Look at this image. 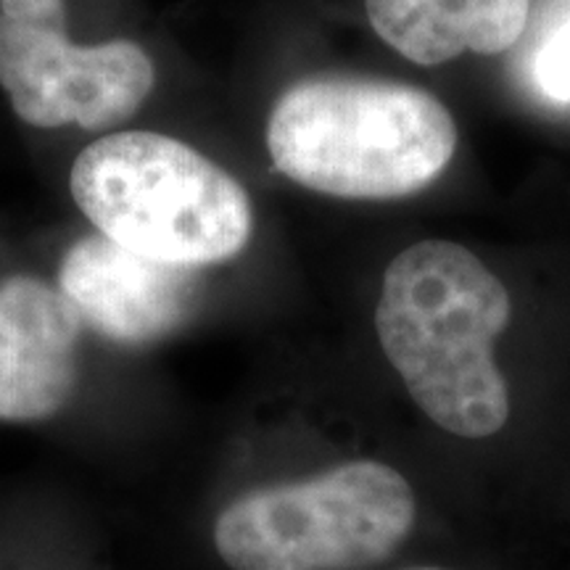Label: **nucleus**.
<instances>
[{"instance_id":"f257e3e1","label":"nucleus","mask_w":570,"mask_h":570,"mask_svg":"<svg viewBox=\"0 0 570 570\" xmlns=\"http://www.w3.org/2000/svg\"><path fill=\"white\" fill-rule=\"evenodd\" d=\"M510 320L504 283L452 240L399 252L375 306L377 341L412 402L462 439H489L510 420V386L494 360Z\"/></svg>"},{"instance_id":"f03ea898","label":"nucleus","mask_w":570,"mask_h":570,"mask_svg":"<svg viewBox=\"0 0 570 570\" xmlns=\"http://www.w3.org/2000/svg\"><path fill=\"white\" fill-rule=\"evenodd\" d=\"M458 125L415 85L312 77L291 85L267 119L275 169L315 194L389 202L423 190L458 151Z\"/></svg>"},{"instance_id":"7ed1b4c3","label":"nucleus","mask_w":570,"mask_h":570,"mask_svg":"<svg viewBox=\"0 0 570 570\" xmlns=\"http://www.w3.org/2000/svg\"><path fill=\"white\" fill-rule=\"evenodd\" d=\"M69 190L111 244L194 269L230 262L254 235L246 188L198 148L154 130H117L88 142Z\"/></svg>"},{"instance_id":"20e7f679","label":"nucleus","mask_w":570,"mask_h":570,"mask_svg":"<svg viewBox=\"0 0 570 570\" xmlns=\"http://www.w3.org/2000/svg\"><path fill=\"white\" fill-rule=\"evenodd\" d=\"M417 499L399 470L348 460L233 497L212 525L230 570H365L410 539Z\"/></svg>"},{"instance_id":"39448f33","label":"nucleus","mask_w":570,"mask_h":570,"mask_svg":"<svg viewBox=\"0 0 570 570\" xmlns=\"http://www.w3.org/2000/svg\"><path fill=\"white\" fill-rule=\"evenodd\" d=\"M156 88V61L132 35L77 38L71 0H0V90L24 125L117 132Z\"/></svg>"},{"instance_id":"423d86ee","label":"nucleus","mask_w":570,"mask_h":570,"mask_svg":"<svg viewBox=\"0 0 570 570\" xmlns=\"http://www.w3.org/2000/svg\"><path fill=\"white\" fill-rule=\"evenodd\" d=\"M56 285L88 331L119 346L173 336L198 304V273L159 265L104 235H82L61 256Z\"/></svg>"},{"instance_id":"0eeeda50","label":"nucleus","mask_w":570,"mask_h":570,"mask_svg":"<svg viewBox=\"0 0 570 570\" xmlns=\"http://www.w3.org/2000/svg\"><path fill=\"white\" fill-rule=\"evenodd\" d=\"M80 312L38 275L0 281V420L32 425L59 417L80 389Z\"/></svg>"},{"instance_id":"6e6552de","label":"nucleus","mask_w":570,"mask_h":570,"mask_svg":"<svg viewBox=\"0 0 570 570\" xmlns=\"http://www.w3.org/2000/svg\"><path fill=\"white\" fill-rule=\"evenodd\" d=\"M370 27L420 67L462 53L499 56L515 48L531 19V0H365Z\"/></svg>"},{"instance_id":"1a4fd4ad","label":"nucleus","mask_w":570,"mask_h":570,"mask_svg":"<svg viewBox=\"0 0 570 570\" xmlns=\"http://www.w3.org/2000/svg\"><path fill=\"white\" fill-rule=\"evenodd\" d=\"M525 77L544 101L570 106V0H558L525 48Z\"/></svg>"},{"instance_id":"9d476101","label":"nucleus","mask_w":570,"mask_h":570,"mask_svg":"<svg viewBox=\"0 0 570 570\" xmlns=\"http://www.w3.org/2000/svg\"><path fill=\"white\" fill-rule=\"evenodd\" d=\"M407 570H446V568H407Z\"/></svg>"}]
</instances>
